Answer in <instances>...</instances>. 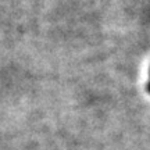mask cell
<instances>
[{
	"label": "cell",
	"mask_w": 150,
	"mask_h": 150,
	"mask_svg": "<svg viewBox=\"0 0 150 150\" xmlns=\"http://www.w3.org/2000/svg\"><path fill=\"white\" fill-rule=\"evenodd\" d=\"M147 92L150 93V81H149V83H147Z\"/></svg>",
	"instance_id": "1"
}]
</instances>
